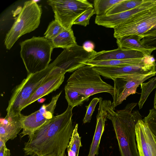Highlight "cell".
Wrapping results in <instances>:
<instances>
[{
    "label": "cell",
    "instance_id": "1",
    "mask_svg": "<svg viewBox=\"0 0 156 156\" xmlns=\"http://www.w3.org/2000/svg\"><path fill=\"white\" fill-rule=\"evenodd\" d=\"M73 108L68 105L64 112L54 116L35 131L24 144L25 155L65 156L74 128Z\"/></svg>",
    "mask_w": 156,
    "mask_h": 156
},
{
    "label": "cell",
    "instance_id": "2",
    "mask_svg": "<svg viewBox=\"0 0 156 156\" xmlns=\"http://www.w3.org/2000/svg\"><path fill=\"white\" fill-rule=\"evenodd\" d=\"M137 104H128L115 112L111 101L106 100L107 118L112 122L121 156H140L135 141V126L142 119L138 111H133Z\"/></svg>",
    "mask_w": 156,
    "mask_h": 156
},
{
    "label": "cell",
    "instance_id": "3",
    "mask_svg": "<svg viewBox=\"0 0 156 156\" xmlns=\"http://www.w3.org/2000/svg\"><path fill=\"white\" fill-rule=\"evenodd\" d=\"M20 45V56L28 74L41 72L48 66L54 49L50 40L44 37H33Z\"/></svg>",
    "mask_w": 156,
    "mask_h": 156
},
{
    "label": "cell",
    "instance_id": "4",
    "mask_svg": "<svg viewBox=\"0 0 156 156\" xmlns=\"http://www.w3.org/2000/svg\"><path fill=\"white\" fill-rule=\"evenodd\" d=\"M100 75L93 67L86 65L74 71L65 87L88 97L102 92L108 93L112 96L114 87L103 81Z\"/></svg>",
    "mask_w": 156,
    "mask_h": 156
},
{
    "label": "cell",
    "instance_id": "5",
    "mask_svg": "<svg viewBox=\"0 0 156 156\" xmlns=\"http://www.w3.org/2000/svg\"><path fill=\"white\" fill-rule=\"evenodd\" d=\"M42 14L41 7L34 1L25 2L5 39V45L9 50L22 36L35 30L39 26Z\"/></svg>",
    "mask_w": 156,
    "mask_h": 156
},
{
    "label": "cell",
    "instance_id": "6",
    "mask_svg": "<svg viewBox=\"0 0 156 156\" xmlns=\"http://www.w3.org/2000/svg\"><path fill=\"white\" fill-rule=\"evenodd\" d=\"M53 68L51 63L43 71L28 74L26 78L14 88L6 109V115L12 116L21 113L26 103L43 83Z\"/></svg>",
    "mask_w": 156,
    "mask_h": 156
},
{
    "label": "cell",
    "instance_id": "7",
    "mask_svg": "<svg viewBox=\"0 0 156 156\" xmlns=\"http://www.w3.org/2000/svg\"><path fill=\"white\" fill-rule=\"evenodd\" d=\"M54 13L55 20L66 29H72L76 20L93 4L86 0H50L47 1Z\"/></svg>",
    "mask_w": 156,
    "mask_h": 156
},
{
    "label": "cell",
    "instance_id": "8",
    "mask_svg": "<svg viewBox=\"0 0 156 156\" xmlns=\"http://www.w3.org/2000/svg\"><path fill=\"white\" fill-rule=\"evenodd\" d=\"M156 25V5L136 14L114 28L117 39L131 35L139 36Z\"/></svg>",
    "mask_w": 156,
    "mask_h": 156
},
{
    "label": "cell",
    "instance_id": "9",
    "mask_svg": "<svg viewBox=\"0 0 156 156\" xmlns=\"http://www.w3.org/2000/svg\"><path fill=\"white\" fill-rule=\"evenodd\" d=\"M155 75L156 71L145 74H129L113 79L114 90L112 105L113 108L115 109L129 96L135 94L139 85Z\"/></svg>",
    "mask_w": 156,
    "mask_h": 156
},
{
    "label": "cell",
    "instance_id": "10",
    "mask_svg": "<svg viewBox=\"0 0 156 156\" xmlns=\"http://www.w3.org/2000/svg\"><path fill=\"white\" fill-rule=\"evenodd\" d=\"M97 53L94 50L88 51L83 46L76 44L64 49L51 63L66 73L72 72L86 66V63Z\"/></svg>",
    "mask_w": 156,
    "mask_h": 156
},
{
    "label": "cell",
    "instance_id": "11",
    "mask_svg": "<svg viewBox=\"0 0 156 156\" xmlns=\"http://www.w3.org/2000/svg\"><path fill=\"white\" fill-rule=\"evenodd\" d=\"M61 93L62 91L53 97L48 104L43 105L37 111L28 115H23V131L20 133L21 138L26 135L30 137L35 131L54 116V110Z\"/></svg>",
    "mask_w": 156,
    "mask_h": 156
},
{
    "label": "cell",
    "instance_id": "12",
    "mask_svg": "<svg viewBox=\"0 0 156 156\" xmlns=\"http://www.w3.org/2000/svg\"><path fill=\"white\" fill-rule=\"evenodd\" d=\"M156 63L153 55L145 62L137 65L119 66L94 67V70L105 78L113 79L134 73L145 74L155 71Z\"/></svg>",
    "mask_w": 156,
    "mask_h": 156
},
{
    "label": "cell",
    "instance_id": "13",
    "mask_svg": "<svg viewBox=\"0 0 156 156\" xmlns=\"http://www.w3.org/2000/svg\"><path fill=\"white\" fill-rule=\"evenodd\" d=\"M52 65L53 68L26 103L24 108L42 97L55 91L63 83L66 72Z\"/></svg>",
    "mask_w": 156,
    "mask_h": 156
},
{
    "label": "cell",
    "instance_id": "14",
    "mask_svg": "<svg viewBox=\"0 0 156 156\" xmlns=\"http://www.w3.org/2000/svg\"><path fill=\"white\" fill-rule=\"evenodd\" d=\"M136 140L140 156H156V137L143 119L135 126Z\"/></svg>",
    "mask_w": 156,
    "mask_h": 156
},
{
    "label": "cell",
    "instance_id": "15",
    "mask_svg": "<svg viewBox=\"0 0 156 156\" xmlns=\"http://www.w3.org/2000/svg\"><path fill=\"white\" fill-rule=\"evenodd\" d=\"M152 7L149 1L129 10L116 14L96 16L95 23L98 25L108 28H114L135 15Z\"/></svg>",
    "mask_w": 156,
    "mask_h": 156
},
{
    "label": "cell",
    "instance_id": "16",
    "mask_svg": "<svg viewBox=\"0 0 156 156\" xmlns=\"http://www.w3.org/2000/svg\"><path fill=\"white\" fill-rule=\"evenodd\" d=\"M24 115L21 113L9 116L6 115L0 119V139L5 144L13 140L23 129L22 119Z\"/></svg>",
    "mask_w": 156,
    "mask_h": 156
},
{
    "label": "cell",
    "instance_id": "17",
    "mask_svg": "<svg viewBox=\"0 0 156 156\" xmlns=\"http://www.w3.org/2000/svg\"><path fill=\"white\" fill-rule=\"evenodd\" d=\"M99 103L95 129L87 156L98 155L101 138L104 130L105 122L107 119L106 100H103L102 98L100 97Z\"/></svg>",
    "mask_w": 156,
    "mask_h": 156
},
{
    "label": "cell",
    "instance_id": "18",
    "mask_svg": "<svg viewBox=\"0 0 156 156\" xmlns=\"http://www.w3.org/2000/svg\"><path fill=\"white\" fill-rule=\"evenodd\" d=\"M137 51L124 49L120 48L109 51L103 50L97 53L89 61H102L111 60L141 58L145 56Z\"/></svg>",
    "mask_w": 156,
    "mask_h": 156
},
{
    "label": "cell",
    "instance_id": "19",
    "mask_svg": "<svg viewBox=\"0 0 156 156\" xmlns=\"http://www.w3.org/2000/svg\"><path fill=\"white\" fill-rule=\"evenodd\" d=\"M139 36L131 35L116 39V42L118 48L124 49L140 52L145 55H151L156 49L143 45L140 42Z\"/></svg>",
    "mask_w": 156,
    "mask_h": 156
},
{
    "label": "cell",
    "instance_id": "20",
    "mask_svg": "<svg viewBox=\"0 0 156 156\" xmlns=\"http://www.w3.org/2000/svg\"><path fill=\"white\" fill-rule=\"evenodd\" d=\"M150 55H145L141 58L111 60L102 61H88L86 65L94 67L119 66L140 64L146 61Z\"/></svg>",
    "mask_w": 156,
    "mask_h": 156
},
{
    "label": "cell",
    "instance_id": "21",
    "mask_svg": "<svg viewBox=\"0 0 156 156\" xmlns=\"http://www.w3.org/2000/svg\"><path fill=\"white\" fill-rule=\"evenodd\" d=\"M50 41L54 48H61L64 49L77 44L72 29H65L58 35Z\"/></svg>",
    "mask_w": 156,
    "mask_h": 156
},
{
    "label": "cell",
    "instance_id": "22",
    "mask_svg": "<svg viewBox=\"0 0 156 156\" xmlns=\"http://www.w3.org/2000/svg\"><path fill=\"white\" fill-rule=\"evenodd\" d=\"M146 0H123L113 6L106 13L105 15L116 14L126 12L140 5Z\"/></svg>",
    "mask_w": 156,
    "mask_h": 156
},
{
    "label": "cell",
    "instance_id": "23",
    "mask_svg": "<svg viewBox=\"0 0 156 156\" xmlns=\"http://www.w3.org/2000/svg\"><path fill=\"white\" fill-rule=\"evenodd\" d=\"M65 98L68 105L73 108L82 105L85 101H88L89 97H87L78 92L65 87Z\"/></svg>",
    "mask_w": 156,
    "mask_h": 156
},
{
    "label": "cell",
    "instance_id": "24",
    "mask_svg": "<svg viewBox=\"0 0 156 156\" xmlns=\"http://www.w3.org/2000/svg\"><path fill=\"white\" fill-rule=\"evenodd\" d=\"M78 124L74 127L71 138L67 147L68 156H78L80 147L82 145L81 137L78 132Z\"/></svg>",
    "mask_w": 156,
    "mask_h": 156
},
{
    "label": "cell",
    "instance_id": "25",
    "mask_svg": "<svg viewBox=\"0 0 156 156\" xmlns=\"http://www.w3.org/2000/svg\"><path fill=\"white\" fill-rule=\"evenodd\" d=\"M123 0H95L94 6L97 16L105 15L106 12L115 4Z\"/></svg>",
    "mask_w": 156,
    "mask_h": 156
},
{
    "label": "cell",
    "instance_id": "26",
    "mask_svg": "<svg viewBox=\"0 0 156 156\" xmlns=\"http://www.w3.org/2000/svg\"><path fill=\"white\" fill-rule=\"evenodd\" d=\"M140 85L142 91L138 103L140 109L142 108L151 93L156 88V77L153 78L147 82L142 83Z\"/></svg>",
    "mask_w": 156,
    "mask_h": 156
},
{
    "label": "cell",
    "instance_id": "27",
    "mask_svg": "<svg viewBox=\"0 0 156 156\" xmlns=\"http://www.w3.org/2000/svg\"><path fill=\"white\" fill-rule=\"evenodd\" d=\"M64 29L59 22L55 20L49 23L44 34V37L51 40L57 37Z\"/></svg>",
    "mask_w": 156,
    "mask_h": 156
},
{
    "label": "cell",
    "instance_id": "28",
    "mask_svg": "<svg viewBox=\"0 0 156 156\" xmlns=\"http://www.w3.org/2000/svg\"><path fill=\"white\" fill-rule=\"evenodd\" d=\"M143 120L156 137V110L154 108L150 109L148 115Z\"/></svg>",
    "mask_w": 156,
    "mask_h": 156
},
{
    "label": "cell",
    "instance_id": "29",
    "mask_svg": "<svg viewBox=\"0 0 156 156\" xmlns=\"http://www.w3.org/2000/svg\"><path fill=\"white\" fill-rule=\"evenodd\" d=\"M94 14H95L94 8H89L76 20L73 24L86 27L89 24L90 19Z\"/></svg>",
    "mask_w": 156,
    "mask_h": 156
},
{
    "label": "cell",
    "instance_id": "30",
    "mask_svg": "<svg viewBox=\"0 0 156 156\" xmlns=\"http://www.w3.org/2000/svg\"><path fill=\"white\" fill-rule=\"evenodd\" d=\"M100 100V98H94L92 100L88 105L86 106V112L83 119V123L90 122L93 113L94 111L96 105L99 102Z\"/></svg>",
    "mask_w": 156,
    "mask_h": 156
},
{
    "label": "cell",
    "instance_id": "31",
    "mask_svg": "<svg viewBox=\"0 0 156 156\" xmlns=\"http://www.w3.org/2000/svg\"><path fill=\"white\" fill-rule=\"evenodd\" d=\"M139 37L143 45L148 48H154L156 50V34L146 36H139Z\"/></svg>",
    "mask_w": 156,
    "mask_h": 156
},
{
    "label": "cell",
    "instance_id": "32",
    "mask_svg": "<svg viewBox=\"0 0 156 156\" xmlns=\"http://www.w3.org/2000/svg\"><path fill=\"white\" fill-rule=\"evenodd\" d=\"M83 47L87 51H90L94 50V45L90 41H86L85 42L83 45Z\"/></svg>",
    "mask_w": 156,
    "mask_h": 156
},
{
    "label": "cell",
    "instance_id": "33",
    "mask_svg": "<svg viewBox=\"0 0 156 156\" xmlns=\"http://www.w3.org/2000/svg\"><path fill=\"white\" fill-rule=\"evenodd\" d=\"M10 150L8 149L5 145L0 148V156H10Z\"/></svg>",
    "mask_w": 156,
    "mask_h": 156
},
{
    "label": "cell",
    "instance_id": "34",
    "mask_svg": "<svg viewBox=\"0 0 156 156\" xmlns=\"http://www.w3.org/2000/svg\"><path fill=\"white\" fill-rule=\"evenodd\" d=\"M156 34V25L151 28L145 33L139 36H143L153 35Z\"/></svg>",
    "mask_w": 156,
    "mask_h": 156
},
{
    "label": "cell",
    "instance_id": "35",
    "mask_svg": "<svg viewBox=\"0 0 156 156\" xmlns=\"http://www.w3.org/2000/svg\"><path fill=\"white\" fill-rule=\"evenodd\" d=\"M156 110V106L154 108Z\"/></svg>",
    "mask_w": 156,
    "mask_h": 156
},
{
    "label": "cell",
    "instance_id": "36",
    "mask_svg": "<svg viewBox=\"0 0 156 156\" xmlns=\"http://www.w3.org/2000/svg\"><path fill=\"white\" fill-rule=\"evenodd\" d=\"M65 156H67L66 154L65 155Z\"/></svg>",
    "mask_w": 156,
    "mask_h": 156
},
{
    "label": "cell",
    "instance_id": "37",
    "mask_svg": "<svg viewBox=\"0 0 156 156\" xmlns=\"http://www.w3.org/2000/svg\"></svg>",
    "mask_w": 156,
    "mask_h": 156
}]
</instances>
